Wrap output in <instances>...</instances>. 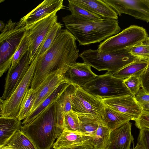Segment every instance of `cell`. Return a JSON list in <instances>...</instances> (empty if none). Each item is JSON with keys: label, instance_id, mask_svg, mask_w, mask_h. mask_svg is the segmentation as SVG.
<instances>
[{"label": "cell", "instance_id": "6da1fadb", "mask_svg": "<svg viewBox=\"0 0 149 149\" xmlns=\"http://www.w3.org/2000/svg\"><path fill=\"white\" fill-rule=\"evenodd\" d=\"M76 40L67 29L60 31L48 49L37 58L31 88L36 90L50 74L61 70L64 74L76 63L79 55Z\"/></svg>", "mask_w": 149, "mask_h": 149}, {"label": "cell", "instance_id": "7a4b0ae2", "mask_svg": "<svg viewBox=\"0 0 149 149\" xmlns=\"http://www.w3.org/2000/svg\"><path fill=\"white\" fill-rule=\"evenodd\" d=\"M62 20L79 45L99 42L118 33L121 30L117 19L103 18L93 21L78 18L71 14L63 17Z\"/></svg>", "mask_w": 149, "mask_h": 149}, {"label": "cell", "instance_id": "3957f363", "mask_svg": "<svg viewBox=\"0 0 149 149\" xmlns=\"http://www.w3.org/2000/svg\"><path fill=\"white\" fill-rule=\"evenodd\" d=\"M37 149H51L60 136L57 124L56 104L54 102L21 130Z\"/></svg>", "mask_w": 149, "mask_h": 149}, {"label": "cell", "instance_id": "277c9868", "mask_svg": "<svg viewBox=\"0 0 149 149\" xmlns=\"http://www.w3.org/2000/svg\"><path fill=\"white\" fill-rule=\"evenodd\" d=\"M79 56L84 62L98 71L116 72L138 59L131 55L129 48L104 53L98 49L84 51Z\"/></svg>", "mask_w": 149, "mask_h": 149}, {"label": "cell", "instance_id": "5b68a950", "mask_svg": "<svg viewBox=\"0 0 149 149\" xmlns=\"http://www.w3.org/2000/svg\"><path fill=\"white\" fill-rule=\"evenodd\" d=\"M123 79L114 77L112 73L97 75L82 88L91 94L102 100L131 94Z\"/></svg>", "mask_w": 149, "mask_h": 149}, {"label": "cell", "instance_id": "8992f818", "mask_svg": "<svg viewBox=\"0 0 149 149\" xmlns=\"http://www.w3.org/2000/svg\"><path fill=\"white\" fill-rule=\"evenodd\" d=\"M148 36L143 27L131 25L101 42L97 49L106 53L128 49L143 42Z\"/></svg>", "mask_w": 149, "mask_h": 149}, {"label": "cell", "instance_id": "52a82bcc", "mask_svg": "<svg viewBox=\"0 0 149 149\" xmlns=\"http://www.w3.org/2000/svg\"><path fill=\"white\" fill-rule=\"evenodd\" d=\"M36 56L19 85L8 99H0V117L16 118L26 91L30 87L37 61Z\"/></svg>", "mask_w": 149, "mask_h": 149}, {"label": "cell", "instance_id": "ba28073f", "mask_svg": "<svg viewBox=\"0 0 149 149\" xmlns=\"http://www.w3.org/2000/svg\"><path fill=\"white\" fill-rule=\"evenodd\" d=\"M26 30V25L10 19L0 35V65L13 56Z\"/></svg>", "mask_w": 149, "mask_h": 149}, {"label": "cell", "instance_id": "9c48e42d", "mask_svg": "<svg viewBox=\"0 0 149 149\" xmlns=\"http://www.w3.org/2000/svg\"><path fill=\"white\" fill-rule=\"evenodd\" d=\"M72 111L78 115L91 116L102 121L105 105L102 100L77 86L71 100Z\"/></svg>", "mask_w": 149, "mask_h": 149}, {"label": "cell", "instance_id": "30bf717a", "mask_svg": "<svg viewBox=\"0 0 149 149\" xmlns=\"http://www.w3.org/2000/svg\"><path fill=\"white\" fill-rule=\"evenodd\" d=\"M57 12L49 15L36 22L26 26L29 40V51L32 62L36 57L37 51L47 33L58 22Z\"/></svg>", "mask_w": 149, "mask_h": 149}, {"label": "cell", "instance_id": "8fae6325", "mask_svg": "<svg viewBox=\"0 0 149 149\" xmlns=\"http://www.w3.org/2000/svg\"><path fill=\"white\" fill-rule=\"evenodd\" d=\"M120 16L127 14L149 22V8L142 0H103Z\"/></svg>", "mask_w": 149, "mask_h": 149}, {"label": "cell", "instance_id": "7c38bea8", "mask_svg": "<svg viewBox=\"0 0 149 149\" xmlns=\"http://www.w3.org/2000/svg\"><path fill=\"white\" fill-rule=\"evenodd\" d=\"M104 104L127 116L135 120L140 115L143 109L132 94L102 100Z\"/></svg>", "mask_w": 149, "mask_h": 149}, {"label": "cell", "instance_id": "4fadbf2b", "mask_svg": "<svg viewBox=\"0 0 149 149\" xmlns=\"http://www.w3.org/2000/svg\"><path fill=\"white\" fill-rule=\"evenodd\" d=\"M31 62L28 51L14 69L8 70L4 91L0 99L4 100L10 97L26 74Z\"/></svg>", "mask_w": 149, "mask_h": 149}, {"label": "cell", "instance_id": "5bb4252c", "mask_svg": "<svg viewBox=\"0 0 149 149\" xmlns=\"http://www.w3.org/2000/svg\"><path fill=\"white\" fill-rule=\"evenodd\" d=\"M64 74L63 72L61 70L51 73L38 88L35 90L36 92V98L29 116L59 86L65 83L70 84L65 78Z\"/></svg>", "mask_w": 149, "mask_h": 149}, {"label": "cell", "instance_id": "9a60e30c", "mask_svg": "<svg viewBox=\"0 0 149 149\" xmlns=\"http://www.w3.org/2000/svg\"><path fill=\"white\" fill-rule=\"evenodd\" d=\"M93 137L81 132L64 129L52 147L54 149L82 147L93 149Z\"/></svg>", "mask_w": 149, "mask_h": 149}, {"label": "cell", "instance_id": "2e32d148", "mask_svg": "<svg viewBox=\"0 0 149 149\" xmlns=\"http://www.w3.org/2000/svg\"><path fill=\"white\" fill-rule=\"evenodd\" d=\"M63 0H45L19 21L26 26L64 8Z\"/></svg>", "mask_w": 149, "mask_h": 149}, {"label": "cell", "instance_id": "e0dca14e", "mask_svg": "<svg viewBox=\"0 0 149 149\" xmlns=\"http://www.w3.org/2000/svg\"><path fill=\"white\" fill-rule=\"evenodd\" d=\"M64 75L70 84L81 88L97 75L92 71L91 67L84 62L75 63Z\"/></svg>", "mask_w": 149, "mask_h": 149}, {"label": "cell", "instance_id": "ac0fdd59", "mask_svg": "<svg viewBox=\"0 0 149 149\" xmlns=\"http://www.w3.org/2000/svg\"><path fill=\"white\" fill-rule=\"evenodd\" d=\"M132 125L129 121L111 131L107 149H130L134 140L131 132Z\"/></svg>", "mask_w": 149, "mask_h": 149}, {"label": "cell", "instance_id": "d6986e66", "mask_svg": "<svg viewBox=\"0 0 149 149\" xmlns=\"http://www.w3.org/2000/svg\"><path fill=\"white\" fill-rule=\"evenodd\" d=\"M102 18L117 19L118 15L103 0H70Z\"/></svg>", "mask_w": 149, "mask_h": 149}, {"label": "cell", "instance_id": "ffe728a7", "mask_svg": "<svg viewBox=\"0 0 149 149\" xmlns=\"http://www.w3.org/2000/svg\"><path fill=\"white\" fill-rule=\"evenodd\" d=\"M77 86L70 84L62 93L56 102L58 130L61 133L63 127V117L64 114L72 110L71 100Z\"/></svg>", "mask_w": 149, "mask_h": 149}, {"label": "cell", "instance_id": "44dd1931", "mask_svg": "<svg viewBox=\"0 0 149 149\" xmlns=\"http://www.w3.org/2000/svg\"><path fill=\"white\" fill-rule=\"evenodd\" d=\"M29 32L26 29L16 51L7 61L0 65V76L1 77L7 70L14 69L20 62L29 50Z\"/></svg>", "mask_w": 149, "mask_h": 149}, {"label": "cell", "instance_id": "7402d4cb", "mask_svg": "<svg viewBox=\"0 0 149 149\" xmlns=\"http://www.w3.org/2000/svg\"><path fill=\"white\" fill-rule=\"evenodd\" d=\"M101 120L111 131L131 120L130 118L125 115L105 105L101 115Z\"/></svg>", "mask_w": 149, "mask_h": 149}, {"label": "cell", "instance_id": "603a6c76", "mask_svg": "<svg viewBox=\"0 0 149 149\" xmlns=\"http://www.w3.org/2000/svg\"><path fill=\"white\" fill-rule=\"evenodd\" d=\"M22 126L16 118L0 117V146L5 144Z\"/></svg>", "mask_w": 149, "mask_h": 149}, {"label": "cell", "instance_id": "cb8c5ba5", "mask_svg": "<svg viewBox=\"0 0 149 149\" xmlns=\"http://www.w3.org/2000/svg\"><path fill=\"white\" fill-rule=\"evenodd\" d=\"M148 65L147 60L138 59L119 70L112 73L118 78L124 79L132 76L140 77L145 72Z\"/></svg>", "mask_w": 149, "mask_h": 149}, {"label": "cell", "instance_id": "d4e9b609", "mask_svg": "<svg viewBox=\"0 0 149 149\" xmlns=\"http://www.w3.org/2000/svg\"><path fill=\"white\" fill-rule=\"evenodd\" d=\"M70 84L65 83L59 86L54 92L46 99L31 114L23 120L22 125L27 124L31 122L41 113L48 106L52 103L56 102L62 93L66 88Z\"/></svg>", "mask_w": 149, "mask_h": 149}, {"label": "cell", "instance_id": "484cf974", "mask_svg": "<svg viewBox=\"0 0 149 149\" xmlns=\"http://www.w3.org/2000/svg\"><path fill=\"white\" fill-rule=\"evenodd\" d=\"M111 131L103 122H100L96 134L92 141L93 149H107Z\"/></svg>", "mask_w": 149, "mask_h": 149}, {"label": "cell", "instance_id": "4316f807", "mask_svg": "<svg viewBox=\"0 0 149 149\" xmlns=\"http://www.w3.org/2000/svg\"><path fill=\"white\" fill-rule=\"evenodd\" d=\"M6 144L13 149H37L32 141L21 130L17 131Z\"/></svg>", "mask_w": 149, "mask_h": 149}, {"label": "cell", "instance_id": "83f0119b", "mask_svg": "<svg viewBox=\"0 0 149 149\" xmlns=\"http://www.w3.org/2000/svg\"><path fill=\"white\" fill-rule=\"evenodd\" d=\"M78 115L80 121V132L93 138L97 129L99 122L102 121L90 115Z\"/></svg>", "mask_w": 149, "mask_h": 149}, {"label": "cell", "instance_id": "f1b7e54d", "mask_svg": "<svg viewBox=\"0 0 149 149\" xmlns=\"http://www.w3.org/2000/svg\"><path fill=\"white\" fill-rule=\"evenodd\" d=\"M36 97V91L30 88L26 91L16 117L19 120H24L29 115Z\"/></svg>", "mask_w": 149, "mask_h": 149}, {"label": "cell", "instance_id": "f546056e", "mask_svg": "<svg viewBox=\"0 0 149 149\" xmlns=\"http://www.w3.org/2000/svg\"><path fill=\"white\" fill-rule=\"evenodd\" d=\"M62 27L61 24L58 22L55 23L53 25L47 33L37 51L36 56L38 58L43 55L49 48L61 29Z\"/></svg>", "mask_w": 149, "mask_h": 149}, {"label": "cell", "instance_id": "4dcf8cb0", "mask_svg": "<svg viewBox=\"0 0 149 149\" xmlns=\"http://www.w3.org/2000/svg\"><path fill=\"white\" fill-rule=\"evenodd\" d=\"M68 1V9L71 13V15L73 16L93 21H99L103 18L72 2L70 0H69Z\"/></svg>", "mask_w": 149, "mask_h": 149}, {"label": "cell", "instance_id": "1f68e13d", "mask_svg": "<svg viewBox=\"0 0 149 149\" xmlns=\"http://www.w3.org/2000/svg\"><path fill=\"white\" fill-rule=\"evenodd\" d=\"M80 121L78 115L72 110L64 114L63 127L64 130L80 132Z\"/></svg>", "mask_w": 149, "mask_h": 149}, {"label": "cell", "instance_id": "d6a6232c", "mask_svg": "<svg viewBox=\"0 0 149 149\" xmlns=\"http://www.w3.org/2000/svg\"><path fill=\"white\" fill-rule=\"evenodd\" d=\"M129 52L137 59L147 60L149 59V46L142 42L129 48Z\"/></svg>", "mask_w": 149, "mask_h": 149}, {"label": "cell", "instance_id": "836d02e7", "mask_svg": "<svg viewBox=\"0 0 149 149\" xmlns=\"http://www.w3.org/2000/svg\"><path fill=\"white\" fill-rule=\"evenodd\" d=\"M124 84L131 93L135 96L142 88L141 82L140 77L132 76L123 80Z\"/></svg>", "mask_w": 149, "mask_h": 149}, {"label": "cell", "instance_id": "e575fe53", "mask_svg": "<svg viewBox=\"0 0 149 149\" xmlns=\"http://www.w3.org/2000/svg\"><path fill=\"white\" fill-rule=\"evenodd\" d=\"M138 102L141 105L143 110L149 111V93L145 92L141 88L135 95Z\"/></svg>", "mask_w": 149, "mask_h": 149}, {"label": "cell", "instance_id": "d590c367", "mask_svg": "<svg viewBox=\"0 0 149 149\" xmlns=\"http://www.w3.org/2000/svg\"><path fill=\"white\" fill-rule=\"evenodd\" d=\"M134 121L135 126L139 129H149V111L143 110L140 115Z\"/></svg>", "mask_w": 149, "mask_h": 149}, {"label": "cell", "instance_id": "8d00e7d4", "mask_svg": "<svg viewBox=\"0 0 149 149\" xmlns=\"http://www.w3.org/2000/svg\"><path fill=\"white\" fill-rule=\"evenodd\" d=\"M145 149H149V129L143 128L140 130L138 138Z\"/></svg>", "mask_w": 149, "mask_h": 149}, {"label": "cell", "instance_id": "74e56055", "mask_svg": "<svg viewBox=\"0 0 149 149\" xmlns=\"http://www.w3.org/2000/svg\"><path fill=\"white\" fill-rule=\"evenodd\" d=\"M140 77L142 88L145 92L149 93V72L143 73Z\"/></svg>", "mask_w": 149, "mask_h": 149}, {"label": "cell", "instance_id": "f35d334b", "mask_svg": "<svg viewBox=\"0 0 149 149\" xmlns=\"http://www.w3.org/2000/svg\"><path fill=\"white\" fill-rule=\"evenodd\" d=\"M133 149H145L139 141H138L137 143L136 146Z\"/></svg>", "mask_w": 149, "mask_h": 149}, {"label": "cell", "instance_id": "ab89813d", "mask_svg": "<svg viewBox=\"0 0 149 149\" xmlns=\"http://www.w3.org/2000/svg\"><path fill=\"white\" fill-rule=\"evenodd\" d=\"M6 24L3 23L2 21H0V30L1 32L4 29Z\"/></svg>", "mask_w": 149, "mask_h": 149}, {"label": "cell", "instance_id": "60d3db41", "mask_svg": "<svg viewBox=\"0 0 149 149\" xmlns=\"http://www.w3.org/2000/svg\"><path fill=\"white\" fill-rule=\"evenodd\" d=\"M0 149H13L10 146L6 144L0 146Z\"/></svg>", "mask_w": 149, "mask_h": 149}, {"label": "cell", "instance_id": "b9f144b4", "mask_svg": "<svg viewBox=\"0 0 149 149\" xmlns=\"http://www.w3.org/2000/svg\"><path fill=\"white\" fill-rule=\"evenodd\" d=\"M143 44L149 46V36H148L142 42Z\"/></svg>", "mask_w": 149, "mask_h": 149}, {"label": "cell", "instance_id": "7bdbcfd3", "mask_svg": "<svg viewBox=\"0 0 149 149\" xmlns=\"http://www.w3.org/2000/svg\"><path fill=\"white\" fill-rule=\"evenodd\" d=\"M148 61V65L145 71L143 73H146L149 72V59Z\"/></svg>", "mask_w": 149, "mask_h": 149}, {"label": "cell", "instance_id": "ee69618b", "mask_svg": "<svg viewBox=\"0 0 149 149\" xmlns=\"http://www.w3.org/2000/svg\"><path fill=\"white\" fill-rule=\"evenodd\" d=\"M63 149H90L88 148H85L84 147H77V148H65Z\"/></svg>", "mask_w": 149, "mask_h": 149}, {"label": "cell", "instance_id": "f6af8a7d", "mask_svg": "<svg viewBox=\"0 0 149 149\" xmlns=\"http://www.w3.org/2000/svg\"><path fill=\"white\" fill-rule=\"evenodd\" d=\"M51 149H54V148L53 147H52Z\"/></svg>", "mask_w": 149, "mask_h": 149}]
</instances>
